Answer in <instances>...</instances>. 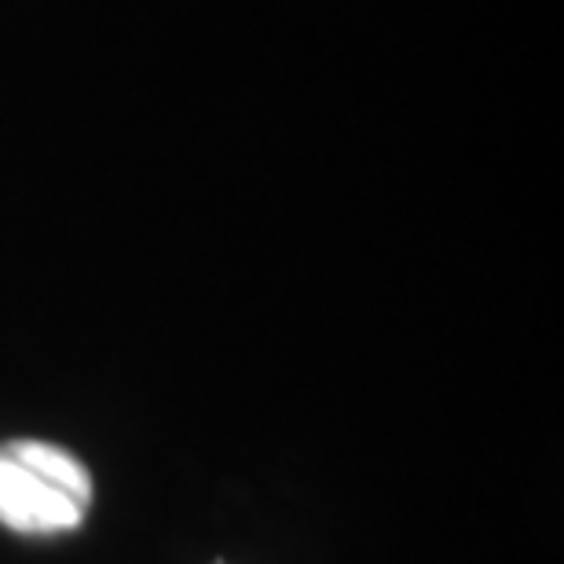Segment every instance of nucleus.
Masks as SVG:
<instances>
[{
  "label": "nucleus",
  "mask_w": 564,
  "mask_h": 564,
  "mask_svg": "<svg viewBox=\"0 0 564 564\" xmlns=\"http://www.w3.org/2000/svg\"><path fill=\"white\" fill-rule=\"evenodd\" d=\"M93 502L85 462L59 444H0V524L19 535H63L82 528Z\"/></svg>",
  "instance_id": "nucleus-1"
}]
</instances>
